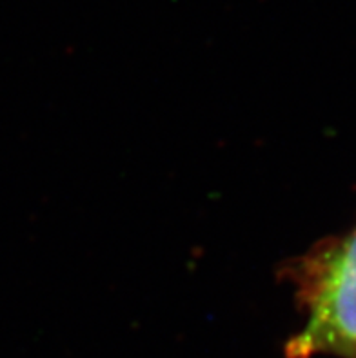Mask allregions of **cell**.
Listing matches in <instances>:
<instances>
[{
	"mask_svg": "<svg viewBox=\"0 0 356 358\" xmlns=\"http://www.w3.org/2000/svg\"><path fill=\"white\" fill-rule=\"evenodd\" d=\"M307 324L285 345V358H356V229L307 260L302 269Z\"/></svg>",
	"mask_w": 356,
	"mask_h": 358,
	"instance_id": "6da1fadb",
	"label": "cell"
}]
</instances>
